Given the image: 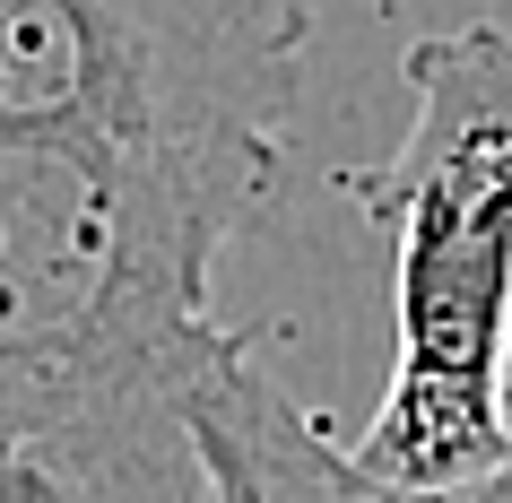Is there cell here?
I'll use <instances>...</instances> for the list:
<instances>
[{"mask_svg": "<svg viewBox=\"0 0 512 503\" xmlns=\"http://www.w3.org/2000/svg\"><path fill=\"white\" fill-rule=\"evenodd\" d=\"M270 139H0V451L79 503H209L183 399Z\"/></svg>", "mask_w": 512, "mask_h": 503, "instance_id": "6da1fadb", "label": "cell"}, {"mask_svg": "<svg viewBox=\"0 0 512 503\" xmlns=\"http://www.w3.org/2000/svg\"><path fill=\"white\" fill-rule=\"evenodd\" d=\"M417 122L356 200L391 235V391L356 460L391 486H478L512 460V44H408Z\"/></svg>", "mask_w": 512, "mask_h": 503, "instance_id": "7a4b0ae2", "label": "cell"}, {"mask_svg": "<svg viewBox=\"0 0 512 503\" xmlns=\"http://www.w3.org/2000/svg\"><path fill=\"white\" fill-rule=\"evenodd\" d=\"M278 0H0V139H278Z\"/></svg>", "mask_w": 512, "mask_h": 503, "instance_id": "3957f363", "label": "cell"}, {"mask_svg": "<svg viewBox=\"0 0 512 503\" xmlns=\"http://www.w3.org/2000/svg\"><path fill=\"white\" fill-rule=\"evenodd\" d=\"M191 460L209 477V503H504L495 477L478 486H391L356 451H339L235 339L183 399Z\"/></svg>", "mask_w": 512, "mask_h": 503, "instance_id": "277c9868", "label": "cell"}, {"mask_svg": "<svg viewBox=\"0 0 512 503\" xmlns=\"http://www.w3.org/2000/svg\"><path fill=\"white\" fill-rule=\"evenodd\" d=\"M0 503H79V495H70L53 469H35V460H18V451H0Z\"/></svg>", "mask_w": 512, "mask_h": 503, "instance_id": "5b68a950", "label": "cell"}, {"mask_svg": "<svg viewBox=\"0 0 512 503\" xmlns=\"http://www.w3.org/2000/svg\"><path fill=\"white\" fill-rule=\"evenodd\" d=\"M495 495H504V503H512V469H495Z\"/></svg>", "mask_w": 512, "mask_h": 503, "instance_id": "8992f818", "label": "cell"}, {"mask_svg": "<svg viewBox=\"0 0 512 503\" xmlns=\"http://www.w3.org/2000/svg\"><path fill=\"white\" fill-rule=\"evenodd\" d=\"M504 469H512V460H504Z\"/></svg>", "mask_w": 512, "mask_h": 503, "instance_id": "52a82bcc", "label": "cell"}]
</instances>
